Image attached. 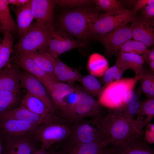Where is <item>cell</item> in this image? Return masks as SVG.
<instances>
[{
  "label": "cell",
  "instance_id": "8fae6325",
  "mask_svg": "<svg viewBox=\"0 0 154 154\" xmlns=\"http://www.w3.org/2000/svg\"><path fill=\"white\" fill-rule=\"evenodd\" d=\"M20 86L27 92L41 100L51 112L56 115L57 112L46 89L35 77L24 70L21 72Z\"/></svg>",
  "mask_w": 154,
  "mask_h": 154
},
{
  "label": "cell",
  "instance_id": "4dcf8cb0",
  "mask_svg": "<svg viewBox=\"0 0 154 154\" xmlns=\"http://www.w3.org/2000/svg\"><path fill=\"white\" fill-rule=\"evenodd\" d=\"M147 49L148 47L143 42L131 39L120 48L119 51L121 52L133 53L142 55Z\"/></svg>",
  "mask_w": 154,
  "mask_h": 154
},
{
  "label": "cell",
  "instance_id": "52a82bcc",
  "mask_svg": "<svg viewBox=\"0 0 154 154\" xmlns=\"http://www.w3.org/2000/svg\"><path fill=\"white\" fill-rule=\"evenodd\" d=\"M71 125L69 124L50 122L38 125L33 136L41 148L49 149L53 145L61 142L62 143L70 133Z\"/></svg>",
  "mask_w": 154,
  "mask_h": 154
},
{
  "label": "cell",
  "instance_id": "4fadbf2b",
  "mask_svg": "<svg viewBox=\"0 0 154 154\" xmlns=\"http://www.w3.org/2000/svg\"><path fill=\"white\" fill-rule=\"evenodd\" d=\"M20 106L25 107L51 122L70 123L67 120L51 112L41 100L27 92L22 99Z\"/></svg>",
  "mask_w": 154,
  "mask_h": 154
},
{
  "label": "cell",
  "instance_id": "e575fe53",
  "mask_svg": "<svg viewBox=\"0 0 154 154\" xmlns=\"http://www.w3.org/2000/svg\"><path fill=\"white\" fill-rule=\"evenodd\" d=\"M60 38L59 27L58 26L53 32L46 52L53 57L57 48Z\"/></svg>",
  "mask_w": 154,
  "mask_h": 154
},
{
  "label": "cell",
  "instance_id": "3957f363",
  "mask_svg": "<svg viewBox=\"0 0 154 154\" xmlns=\"http://www.w3.org/2000/svg\"><path fill=\"white\" fill-rule=\"evenodd\" d=\"M55 27L54 25L46 26L36 22L32 23L16 44V52H46Z\"/></svg>",
  "mask_w": 154,
  "mask_h": 154
},
{
  "label": "cell",
  "instance_id": "6da1fadb",
  "mask_svg": "<svg viewBox=\"0 0 154 154\" xmlns=\"http://www.w3.org/2000/svg\"><path fill=\"white\" fill-rule=\"evenodd\" d=\"M106 115L90 120L99 131L106 145H116L141 138L144 120L133 117L121 109L111 110Z\"/></svg>",
  "mask_w": 154,
  "mask_h": 154
},
{
  "label": "cell",
  "instance_id": "f35d334b",
  "mask_svg": "<svg viewBox=\"0 0 154 154\" xmlns=\"http://www.w3.org/2000/svg\"><path fill=\"white\" fill-rule=\"evenodd\" d=\"M71 68H72L63 62L58 57L55 58L54 73L56 79L58 76Z\"/></svg>",
  "mask_w": 154,
  "mask_h": 154
},
{
  "label": "cell",
  "instance_id": "b9f144b4",
  "mask_svg": "<svg viewBox=\"0 0 154 154\" xmlns=\"http://www.w3.org/2000/svg\"><path fill=\"white\" fill-rule=\"evenodd\" d=\"M139 96L133 90L128 92L125 96L124 98V106L139 100Z\"/></svg>",
  "mask_w": 154,
  "mask_h": 154
},
{
  "label": "cell",
  "instance_id": "74e56055",
  "mask_svg": "<svg viewBox=\"0 0 154 154\" xmlns=\"http://www.w3.org/2000/svg\"><path fill=\"white\" fill-rule=\"evenodd\" d=\"M119 69L116 64L108 68L103 75L102 80L104 86L113 81L115 75Z\"/></svg>",
  "mask_w": 154,
  "mask_h": 154
},
{
  "label": "cell",
  "instance_id": "603a6c76",
  "mask_svg": "<svg viewBox=\"0 0 154 154\" xmlns=\"http://www.w3.org/2000/svg\"><path fill=\"white\" fill-rule=\"evenodd\" d=\"M109 68L108 62L103 55L94 53L90 56L87 68L90 74L96 77L102 76Z\"/></svg>",
  "mask_w": 154,
  "mask_h": 154
},
{
  "label": "cell",
  "instance_id": "ac0fdd59",
  "mask_svg": "<svg viewBox=\"0 0 154 154\" xmlns=\"http://www.w3.org/2000/svg\"><path fill=\"white\" fill-rule=\"evenodd\" d=\"M145 61L142 55L137 54L120 52L116 64L124 72L128 69L133 70L135 76H141L145 70L143 65Z\"/></svg>",
  "mask_w": 154,
  "mask_h": 154
},
{
  "label": "cell",
  "instance_id": "f907efd6",
  "mask_svg": "<svg viewBox=\"0 0 154 154\" xmlns=\"http://www.w3.org/2000/svg\"><path fill=\"white\" fill-rule=\"evenodd\" d=\"M2 147H1V137L0 134V154H1L2 153Z\"/></svg>",
  "mask_w": 154,
  "mask_h": 154
},
{
  "label": "cell",
  "instance_id": "5b68a950",
  "mask_svg": "<svg viewBox=\"0 0 154 154\" xmlns=\"http://www.w3.org/2000/svg\"><path fill=\"white\" fill-rule=\"evenodd\" d=\"M137 18L136 13L125 9L99 15L91 26L86 35V41L113 31Z\"/></svg>",
  "mask_w": 154,
  "mask_h": 154
},
{
  "label": "cell",
  "instance_id": "ba28073f",
  "mask_svg": "<svg viewBox=\"0 0 154 154\" xmlns=\"http://www.w3.org/2000/svg\"><path fill=\"white\" fill-rule=\"evenodd\" d=\"M102 142L100 133L96 127L90 121L82 120L72 123L70 133L63 143L62 149L86 143Z\"/></svg>",
  "mask_w": 154,
  "mask_h": 154
},
{
  "label": "cell",
  "instance_id": "7bdbcfd3",
  "mask_svg": "<svg viewBox=\"0 0 154 154\" xmlns=\"http://www.w3.org/2000/svg\"><path fill=\"white\" fill-rule=\"evenodd\" d=\"M154 3V0H138L135 2L133 10L137 13L139 9Z\"/></svg>",
  "mask_w": 154,
  "mask_h": 154
},
{
  "label": "cell",
  "instance_id": "5bb4252c",
  "mask_svg": "<svg viewBox=\"0 0 154 154\" xmlns=\"http://www.w3.org/2000/svg\"><path fill=\"white\" fill-rule=\"evenodd\" d=\"M56 0H32L31 8L36 22L46 26L54 25V10Z\"/></svg>",
  "mask_w": 154,
  "mask_h": 154
},
{
  "label": "cell",
  "instance_id": "2e32d148",
  "mask_svg": "<svg viewBox=\"0 0 154 154\" xmlns=\"http://www.w3.org/2000/svg\"><path fill=\"white\" fill-rule=\"evenodd\" d=\"M38 126L15 119L0 118V134L8 136L33 135Z\"/></svg>",
  "mask_w": 154,
  "mask_h": 154
},
{
  "label": "cell",
  "instance_id": "7a4b0ae2",
  "mask_svg": "<svg viewBox=\"0 0 154 154\" xmlns=\"http://www.w3.org/2000/svg\"><path fill=\"white\" fill-rule=\"evenodd\" d=\"M99 15L96 9L86 8L70 10L60 16L58 25L66 33L85 43L91 26Z\"/></svg>",
  "mask_w": 154,
  "mask_h": 154
},
{
  "label": "cell",
  "instance_id": "9c48e42d",
  "mask_svg": "<svg viewBox=\"0 0 154 154\" xmlns=\"http://www.w3.org/2000/svg\"><path fill=\"white\" fill-rule=\"evenodd\" d=\"M1 154H32L38 143L33 135L8 136L1 135Z\"/></svg>",
  "mask_w": 154,
  "mask_h": 154
},
{
  "label": "cell",
  "instance_id": "4316f807",
  "mask_svg": "<svg viewBox=\"0 0 154 154\" xmlns=\"http://www.w3.org/2000/svg\"><path fill=\"white\" fill-rule=\"evenodd\" d=\"M20 91L0 92V113L6 112L16 107L20 101Z\"/></svg>",
  "mask_w": 154,
  "mask_h": 154
},
{
  "label": "cell",
  "instance_id": "bcb514c9",
  "mask_svg": "<svg viewBox=\"0 0 154 154\" xmlns=\"http://www.w3.org/2000/svg\"><path fill=\"white\" fill-rule=\"evenodd\" d=\"M102 154H123L110 145L107 146L104 149Z\"/></svg>",
  "mask_w": 154,
  "mask_h": 154
},
{
  "label": "cell",
  "instance_id": "d590c367",
  "mask_svg": "<svg viewBox=\"0 0 154 154\" xmlns=\"http://www.w3.org/2000/svg\"><path fill=\"white\" fill-rule=\"evenodd\" d=\"M94 2L90 0H59L57 5L65 7H82L89 5Z\"/></svg>",
  "mask_w": 154,
  "mask_h": 154
},
{
  "label": "cell",
  "instance_id": "d6a6232c",
  "mask_svg": "<svg viewBox=\"0 0 154 154\" xmlns=\"http://www.w3.org/2000/svg\"><path fill=\"white\" fill-rule=\"evenodd\" d=\"M82 77L77 70H74L72 68L58 76L56 80L58 82H66L72 86L75 81H79Z\"/></svg>",
  "mask_w": 154,
  "mask_h": 154
},
{
  "label": "cell",
  "instance_id": "f1b7e54d",
  "mask_svg": "<svg viewBox=\"0 0 154 154\" xmlns=\"http://www.w3.org/2000/svg\"><path fill=\"white\" fill-rule=\"evenodd\" d=\"M79 81L82 84L84 90L93 97H98L104 88L96 77L90 74L82 76Z\"/></svg>",
  "mask_w": 154,
  "mask_h": 154
},
{
  "label": "cell",
  "instance_id": "44dd1931",
  "mask_svg": "<svg viewBox=\"0 0 154 154\" xmlns=\"http://www.w3.org/2000/svg\"><path fill=\"white\" fill-rule=\"evenodd\" d=\"M32 0L15 10L18 35L20 38L28 30L34 19L31 8Z\"/></svg>",
  "mask_w": 154,
  "mask_h": 154
},
{
  "label": "cell",
  "instance_id": "d6986e66",
  "mask_svg": "<svg viewBox=\"0 0 154 154\" xmlns=\"http://www.w3.org/2000/svg\"><path fill=\"white\" fill-rule=\"evenodd\" d=\"M0 118L15 119L27 122L37 125L51 122L45 118L33 113L21 106L0 113Z\"/></svg>",
  "mask_w": 154,
  "mask_h": 154
},
{
  "label": "cell",
  "instance_id": "f6af8a7d",
  "mask_svg": "<svg viewBox=\"0 0 154 154\" xmlns=\"http://www.w3.org/2000/svg\"><path fill=\"white\" fill-rule=\"evenodd\" d=\"M145 61L147 63L154 61V49L152 48L151 49H147L142 55Z\"/></svg>",
  "mask_w": 154,
  "mask_h": 154
},
{
  "label": "cell",
  "instance_id": "30bf717a",
  "mask_svg": "<svg viewBox=\"0 0 154 154\" xmlns=\"http://www.w3.org/2000/svg\"><path fill=\"white\" fill-rule=\"evenodd\" d=\"M94 38L102 44L106 54L111 56L116 54L124 43L131 39L132 35L130 26L126 25L111 32Z\"/></svg>",
  "mask_w": 154,
  "mask_h": 154
},
{
  "label": "cell",
  "instance_id": "c3c4849f",
  "mask_svg": "<svg viewBox=\"0 0 154 154\" xmlns=\"http://www.w3.org/2000/svg\"><path fill=\"white\" fill-rule=\"evenodd\" d=\"M8 4L15 5L18 7H21L19 0H7Z\"/></svg>",
  "mask_w": 154,
  "mask_h": 154
},
{
  "label": "cell",
  "instance_id": "836d02e7",
  "mask_svg": "<svg viewBox=\"0 0 154 154\" xmlns=\"http://www.w3.org/2000/svg\"><path fill=\"white\" fill-rule=\"evenodd\" d=\"M139 80L141 89L147 96L152 84L154 83V73L145 70Z\"/></svg>",
  "mask_w": 154,
  "mask_h": 154
},
{
  "label": "cell",
  "instance_id": "277c9868",
  "mask_svg": "<svg viewBox=\"0 0 154 154\" xmlns=\"http://www.w3.org/2000/svg\"><path fill=\"white\" fill-rule=\"evenodd\" d=\"M101 106L93 96L80 89L76 100L66 108L60 117L72 123L86 118L98 117L103 115Z\"/></svg>",
  "mask_w": 154,
  "mask_h": 154
},
{
  "label": "cell",
  "instance_id": "484cf974",
  "mask_svg": "<svg viewBox=\"0 0 154 154\" xmlns=\"http://www.w3.org/2000/svg\"><path fill=\"white\" fill-rule=\"evenodd\" d=\"M7 0H0V24L4 33L15 31L17 25L11 15Z\"/></svg>",
  "mask_w": 154,
  "mask_h": 154
},
{
  "label": "cell",
  "instance_id": "8992f818",
  "mask_svg": "<svg viewBox=\"0 0 154 154\" xmlns=\"http://www.w3.org/2000/svg\"><path fill=\"white\" fill-rule=\"evenodd\" d=\"M142 76L115 80L104 86L98 97L99 104L111 110L118 109L124 107L125 95L129 91L133 90Z\"/></svg>",
  "mask_w": 154,
  "mask_h": 154
},
{
  "label": "cell",
  "instance_id": "1f68e13d",
  "mask_svg": "<svg viewBox=\"0 0 154 154\" xmlns=\"http://www.w3.org/2000/svg\"><path fill=\"white\" fill-rule=\"evenodd\" d=\"M146 117L144 121L145 126L150 123L154 116V98H148L142 102L140 115L137 117Z\"/></svg>",
  "mask_w": 154,
  "mask_h": 154
},
{
  "label": "cell",
  "instance_id": "60d3db41",
  "mask_svg": "<svg viewBox=\"0 0 154 154\" xmlns=\"http://www.w3.org/2000/svg\"><path fill=\"white\" fill-rule=\"evenodd\" d=\"M141 10L143 18L150 19L154 18V3L147 5Z\"/></svg>",
  "mask_w": 154,
  "mask_h": 154
},
{
  "label": "cell",
  "instance_id": "f546056e",
  "mask_svg": "<svg viewBox=\"0 0 154 154\" xmlns=\"http://www.w3.org/2000/svg\"><path fill=\"white\" fill-rule=\"evenodd\" d=\"M93 2L97 9L106 12H115L125 9L121 1L95 0Z\"/></svg>",
  "mask_w": 154,
  "mask_h": 154
},
{
  "label": "cell",
  "instance_id": "cb8c5ba5",
  "mask_svg": "<svg viewBox=\"0 0 154 154\" xmlns=\"http://www.w3.org/2000/svg\"><path fill=\"white\" fill-rule=\"evenodd\" d=\"M24 53L33 59L41 68L56 79L54 73L55 58L46 52Z\"/></svg>",
  "mask_w": 154,
  "mask_h": 154
},
{
  "label": "cell",
  "instance_id": "83f0119b",
  "mask_svg": "<svg viewBox=\"0 0 154 154\" xmlns=\"http://www.w3.org/2000/svg\"><path fill=\"white\" fill-rule=\"evenodd\" d=\"M0 48V69L7 65L13 51L14 39L11 33L6 32Z\"/></svg>",
  "mask_w": 154,
  "mask_h": 154
},
{
  "label": "cell",
  "instance_id": "ffe728a7",
  "mask_svg": "<svg viewBox=\"0 0 154 154\" xmlns=\"http://www.w3.org/2000/svg\"><path fill=\"white\" fill-rule=\"evenodd\" d=\"M110 145L123 154H154L153 149L141 138Z\"/></svg>",
  "mask_w": 154,
  "mask_h": 154
},
{
  "label": "cell",
  "instance_id": "816d5d0a",
  "mask_svg": "<svg viewBox=\"0 0 154 154\" xmlns=\"http://www.w3.org/2000/svg\"><path fill=\"white\" fill-rule=\"evenodd\" d=\"M1 31V26L0 24V31Z\"/></svg>",
  "mask_w": 154,
  "mask_h": 154
},
{
  "label": "cell",
  "instance_id": "e0dca14e",
  "mask_svg": "<svg viewBox=\"0 0 154 154\" xmlns=\"http://www.w3.org/2000/svg\"><path fill=\"white\" fill-rule=\"evenodd\" d=\"M21 73L10 64L0 69V92L20 91Z\"/></svg>",
  "mask_w": 154,
  "mask_h": 154
},
{
  "label": "cell",
  "instance_id": "8d00e7d4",
  "mask_svg": "<svg viewBox=\"0 0 154 154\" xmlns=\"http://www.w3.org/2000/svg\"><path fill=\"white\" fill-rule=\"evenodd\" d=\"M142 102L139 100L125 106L121 109L133 117L135 115L138 117L140 114Z\"/></svg>",
  "mask_w": 154,
  "mask_h": 154
},
{
  "label": "cell",
  "instance_id": "7dc6e473",
  "mask_svg": "<svg viewBox=\"0 0 154 154\" xmlns=\"http://www.w3.org/2000/svg\"><path fill=\"white\" fill-rule=\"evenodd\" d=\"M147 96L149 98H154V83L152 84Z\"/></svg>",
  "mask_w": 154,
  "mask_h": 154
},
{
  "label": "cell",
  "instance_id": "7402d4cb",
  "mask_svg": "<svg viewBox=\"0 0 154 154\" xmlns=\"http://www.w3.org/2000/svg\"><path fill=\"white\" fill-rule=\"evenodd\" d=\"M107 146L104 142H90L76 145L62 149L66 154H102Z\"/></svg>",
  "mask_w": 154,
  "mask_h": 154
},
{
  "label": "cell",
  "instance_id": "ab89813d",
  "mask_svg": "<svg viewBox=\"0 0 154 154\" xmlns=\"http://www.w3.org/2000/svg\"><path fill=\"white\" fill-rule=\"evenodd\" d=\"M145 126L144 139L148 143H153L154 142V124L149 123Z\"/></svg>",
  "mask_w": 154,
  "mask_h": 154
},
{
  "label": "cell",
  "instance_id": "9a60e30c",
  "mask_svg": "<svg viewBox=\"0 0 154 154\" xmlns=\"http://www.w3.org/2000/svg\"><path fill=\"white\" fill-rule=\"evenodd\" d=\"M130 26L134 40L143 43L148 48L154 43V21L152 19L137 18Z\"/></svg>",
  "mask_w": 154,
  "mask_h": 154
},
{
  "label": "cell",
  "instance_id": "f5cc1de1",
  "mask_svg": "<svg viewBox=\"0 0 154 154\" xmlns=\"http://www.w3.org/2000/svg\"><path fill=\"white\" fill-rule=\"evenodd\" d=\"M1 44L0 43V48L1 46Z\"/></svg>",
  "mask_w": 154,
  "mask_h": 154
},
{
  "label": "cell",
  "instance_id": "681fc988",
  "mask_svg": "<svg viewBox=\"0 0 154 154\" xmlns=\"http://www.w3.org/2000/svg\"><path fill=\"white\" fill-rule=\"evenodd\" d=\"M151 71L154 72V61H150L148 63Z\"/></svg>",
  "mask_w": 154,
  "mask_h": 154
},
{
  "label": "cell",
  "instance_id": "ee69618b",
  "mask_svg": "<svg viewBox=\"0 0 154 154\" xmlns=\"http://www.w3.org/2000/svg\"><path fill=\"white\" fill-rule=\"evenodd\" d=\"M32 154H66V153L65 151L62 149L59 151H50L41 148H37Z\"/></svg>",
  "mask_w": 154,
  "mask_h": 154
},
{
  "label": "cell",
  "instance_id": "7c38bea8",
  "mask_svg": "<svg viewBox=\"0 0 154 154\" xmlns=\"http://www.w3.org/2000/svg\"><path fill=\"white\" fill-rule=\"evenodd\" d=\"M15 60L17 65L24 71L39 80L47 90L52 88L55 83L58 82L40 67L31 58L23 52H16Z\"/></svg>",
  "mask_w": 154,
  "mask_h": 154
},
{
  "label": "cell",
  "instance_id": "d4e9b609",
  "mask_svg": "<svg viewBox=\"0 0 154 154\" xmlns=\"http://www.w3.org/2000/svg\"><path fill=\"white\" fill-rule=\"evenodd\" d=\"M59 27L60 38L57 50L53 57H58L62 54L76 48L84 46L85 43L73 38Z\"/></svg>",
  "mask_w": 154,
  "mask_h": 154
}]
</instances>
